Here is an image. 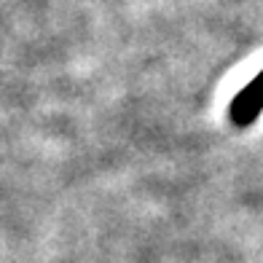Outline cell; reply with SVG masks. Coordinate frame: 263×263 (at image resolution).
I'll use <instances>...</instances> for the list:
<instances>
[{
    "label": "cell",
    "instance_id": "obj_1",
    "mask_svg": "<svg viewBox=\"0 0 263 263\" xmlns=\"http://www.w3.org/2000/svg\"><path fill=\"white\" fill-rule=\"evenodd\" d=\"M260 113H263V70L234 97L229 107V118L234 121V126L245 129L250 124H255V118Z\"/></svg>",
    "mask_w": 263,
    "mask_h": 263
}]
</instances>
